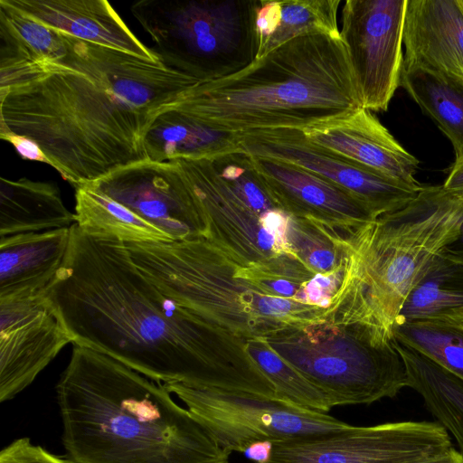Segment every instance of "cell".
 <instances>
[{"instance_id":"7c38bea8","label":"cell","mask_w":463,"mask_h":463,"mask_svg":"<svg viewBox=\"0 0 463 463\" xmlns=\"http://www.w3.org/2000/svg\"><path fill=\"white\" fill-rule=\"evenodd\" d=\"M407 0H347L340 35L364 109L387 110L400 86Z\"/></svg>"},{"instance_id":"4316f807","label":"cell","mask_w":463,"mask_h":463,"mask_svg":"<svg viewBox=\"0 0 463 463\" xmlns=\"http://www.w3.org/2000/svg\"><path fill=\"white\" fill-rule=\"evenodd\" d=\"M65 48L64 33L0 0V66L54 60Z\"/></svg>"},{"instance_id":"1f68e13d","label":"cell","mask_w":463,"mask_h":463,"mask_svg":"<svg viewBox=\"0 0 463 463\" xmlns=\"http://www.w3.org/2000/svg\"><path fill=\"white\" fill-rule=\"evenodd\" d=\"M0 137L10 143L24 160L37 161L51 165L41 147L32 139L10 131H0Z\"/></svg>"},{"instance_id":"44dd1931","label":"cell","mask_w":463,"mask_h":463,"mask_svg":"<svg viewBox=\"0 0 463 463\" xmlns=\"http://www.w3.org/2000/svg\"><path fill=\"white\" fill-rule=\"evenodd\" d=\"M76 222L54 184L0 178V237L71 228Z\"/></svg>"},{"instance_id":"ac0fdd59","label":"cell","mask_w":463,"mask_h":463,"mask_svg":"<svg viewBox=\"0 0 463 463\" xmlns=\"http://www.w3.org/2000/svg\"><path fill=\"white\" fill-rule=\"evenodd\" d=\"M404 68H420L463 83L461 0H407Z\"/></svg>"},{"instance_id":"7a4b0ae2","label":"cell","mask_w":463,"mask_h":463,"mask_svg":"<svg viewBox=\"0 0 463 463\" xmlns=\"http://www.w3.org/2000/svg\"><path fill=\"white\" fill-rule=\"evenodd\" d=\"M54 60L0 66V131L34 141L75 188L146 159L148 130L198 80L64 33Z\"/></svg>"},{"instance_id":"ba28073f","label":"cell","mask_w":463,"mask_h":463,"mask_svg":"<svg viewBox=\"0 0 463 463\" xmlns=\"http://www.w3.org/2000/svg\"><path fill=\"white\" fill-rule=\"evenodd\" d=\"M255 6L242 0H141L130 11L163 63L208 81L256 60Z\"/></svg>"},{"instance_id":"83f0119b","label":"cell","mask_w":463,"mask_h":463,"mask_svg":"<svg viewBox=\"0 0 463 463\" xmlns=\"http://www.w3.org/2000/svg\"><path fill=\"white\" fill-rule=\"evenodd\" d=\"M245 349L273 385L277 398L298 407L328 412L332 404L326 394L296 368L259 339L244 341Z\"/></svg>"},{"instance_id":"f1b7e54d","label":"cell","mask_w":463,"mask_h":463,"mask_svg":"<svg viewBox=\"0 0 463 463\" xmlns=\"http://www.w3.org/2000/svg\"><path fill=\"white\" fill-rule=\"evenodd\" d=\"M393 338L463 380V333L434 319L396 324Z\"/></svg>"},{"instance_id":"e575fe53","label":"cell","mask_w":463,"mask_h":463,"mask_svg":"<svg viewBox=\"0 0 463 463\" xmlns=\"http://www.w3.org/2000/svg\"><path fill=\"white\" fill-rule=\"evenodd\" d=\"M463 274V271H462ZM455 327L463 333V306L443 311L430 318Z\"/></svg>"},{"instance_id":"484cf974","label":"cell","mask_w":463,"mask_h":463,"mask_svg":"<svg viewBox=\"0 0 463 463\" xmlns=\"http://www.w3.org/2000/svg\"><path fill=\"white\" fill-rule=\"evenodd\" d=\"M462 266L461 250L452 249V246L447 249L410 293L397 323L430 318L443 311L463 306Z\"/></svg>"},{"instance_id":"9c48e42d","label":"cell","mask_w":463,"mask_h":463,"mask_svg":"<svg viewBox=\"0 0 463 463\" xmlns=\"http://www.w3.org/2000/svg\"><path fill=\"white\" fill-rule=\"evenodd\" d=\"M198 202L206 238L243 266L269 264L288 250L264 225L278 207L241 150L210 158H178Z\"/></svg>"},{"instance_id":"d4e9b609","label":"cell","mask_w":463,"mask_h":463,"mask_svg":"<svg viewBox=\"0 0 463 463\" xmlns=\"http://www.w3.org/2000/svg\"><path fill=\"white\" fill-rule=\"evenodd\" d=\"M400 86L450 140L456 158L463 155V83L420 68L402 66Z\"/></svg>"},{"instance_id":"8fae6325","label":"cell","mask_w":463,"mask_h":463,"mask_svg":"<svg viewBox=\"0 0 463 463\" xmlns=\"http://www.w3.org/2000/svg\"><path fill=\"white\" fill-rule=\"evenodd\" d=\"M436 421L406 420L352 429L320 439L270 443L263 463H405L452 447Z\"/></svg>"},{"instance_id":"d6a6232c","label":"cell","mask_w":463,"mask_h":463,"mask_svg":"<svg viewBox=\"0 0 463 463\" xmlns=\"http://www.w3.org/2000/svg\"><path fill=\"white\" fill-rule=\"evenodd\" d=\"M442 185L449 191L463 192V155L456 158Z\"/></svg>"},{"instance_id":"4dcf8cb0","label":"cell","mask_w":463,"mask_h":463,"mask_svg":"<svg viewBox=\"0 0 463 463\" xmlns=\"http://www.w3.org/2000/svg\"><path fill=\"white\" fill-rule=\"evenodd\" d=\"M0 463H72L69 458L54 455L29 438L13 440L0 451Z\"/></svg>"},{"instance_id":"7402d4cb","label":"cell","mask_w":463,"mask_h":463,"mask_svg":"<svg viewBox=\"0 0 463 463\" xmlns=\"http://www.w3.org/2000/svg\"><path fill=\"white\" fill-rule=\"evenodd\" d=\"M340 0L256 1V60L281 44L301 35H340L337 10Z\"/></svg>"},{"instance_id":"5b68a950","label":"cell","mask_w":463,"mask_h":463,"mask_svg":"<svg viewBox=\"0 0 463 463\" xmlns=\"http://www.w3.org/2000/svg\"><path fill=\"white\" fill-rule=\"evenodd\" d=\"M462 229L463 192L435 185L399 210L338 232L343 277L325 319L392 340L406 298Z\"/></svg>"},{"instance_id":"d590c367","label":"cell","mask_w":463,"mask_h":463,"mask_svg":"<svg viewBox=\"0 0 463 463\" xmlns=\"http://www.w3.org/2000/svg\"><path fill=\"white\" fill-rule=\"evenodd\" d=\"M461 1H462V4H463V0H461Z\"/></svg>"},{"instance_id":"ffe728a7","label":"cell","mask_w":463,"mask_h":463,"mask_svg":"<svg viewBox=\"0 0 463 463\" xmlns=\"http://www.w3.org/2000/svg\"><path fill=\"white\" fill-rule=\"evenodd\" d=\"M71 228L0 237V298L43 291L61 267Z\"/></svg>"},{"instance_id":"5bb4252c","label":"cell","mask_w":463,"mask_h":463,"mask_svg":"<svg viewBox=\"0 0 463 463\" xmlns=\"http://www.w3.org/2000/svg\"><path fill=\"white\" fill-rule=\"evenodd\" d=\"M241 151L252 156L287 162L350 192L375 217L409 203L422 189L355 165L309 142L301 129L272 128L238 134Z\"/></svg>"},{"instance_id":"9a60e30c","label":"cell","mask_w":463,"mask_h":463,"mask_svg":"<svg viewBox=\"0 0 463 463\" xmlns=\"http://www.w3.org/2000/svg\"><path fill=\"white\" fill-rule=\"evenodd\" d=\"M70 343L43 291L0 298V402L28 387Z\"/></svg>"},{"instance_id":"8992f818","label":"cell","mask_w":463,"mask_h":463,"mask_svg":"<svg viewBox=\"0 0 463 463\" xmlns=\"http://www.w3.org/2000/svg\"><path fill=\"white\" fill-rule=\"evenodd\" d=\"M125 246L164 295L241 339H265L325 317V308L268 295L246 275L245 266L204 237Z\"/></svg>"},{"instance_id":"52a82bcc","label":"cell","mask_w":463,"mask_h":463,"mask_svg":"<svg viewBox=\"0 0 463 463\" xmlns=\"http://www.w3.org/2000/svg\"><path fill=\"white\" fill-rule=\"evenodd\" d=\"M261 341L323 391L333 407L370 404L409 387L393 339L362 326L321 319Z\"/></svg>"},{"instance_id":"f546056e","label":"cell","mask_w":463,"mask_h":463,"mask_svg":"<svg viewBox=\"0 0 463 463\" xmlns=\"http://www.w3.org/2000/svg\"><path fill=\"white\" fill-rule=\"evenodd\" d=\"M287 238L292 251L313 272L331 275L343 270L344 253L335 228L289 215Z\"/></svg>"},{"instance_id":"2e32d148","label":"cell","mask_w":463,"mask_h":463,"mask_svg":"<svg viewBox=\"0 0 463 463\" xmlns=\"http://www.w3.org/2000/svg\"><path fill=\"white\" fill-rule=\"evenodd\" d=\"M274 203L288 214L334 228H356L377 217L345 189L295 165L250 156Z\"/></svg>"},{"instance_id":"d6986e66","label":"cell","mask_w":463,"mask_h":463,"mask_svg":"<svg viewBox=\"0 0 463 463\" xmlns=\"http://www.w3.org/2000/svg\"><path fill=\"white\" fill-rule=\"evenodd\" d=\"M8 5L51 28L83 41L159 62L105 0H5Z\"/></svg>"},{"instance_id":"6da1fadb","label":"cell","mask_w":463,"mask_h":463,"mask_svg":"<svg viewBox=\"0 0 463 463\" xmlns=\"http://www.w3.org/2000/svg\"><path fill=\"white\" fill-rule=\"evenodd\" d=\"M43 293L72 344L156 383L277 398L245 340L164 295L119 240L74 223L63 263Z\"/></svg>"},{"instance_id":"836d02e7","label":"cell","mask_w":463,"mask_h":463,"mask_svg":"<svg viewBox=\"0 0 463 463\" xmlns=\"http://www.w3.org/2000/svg\"><path fill=\"white\" fill-rule=\"evenodd\" d=\"M405 463H463V454L452 446L439 454Z\"/></svg>"},{"instance_id":"3957f363","label":"cell","mask_w":463,"mask_h":463,"mask_svg":"<svg viewBox=\"0 0 463 463\" xmlns=\"http://www.w3.org/2000/svg\"><path fill=\"white\" fill-rule=\"evenodd\" d=\"M55 389L72 463H229L163 383L107 354L73 344Z\"/></svg>"},{"instance_id":"603a6c76","label":"cell","mask_w":463,"mask_h":463,"mask_svg":"<svg viewBox=\"0 0 463 463\" xmlns=\"http://www.w3.org/2000/svg\"><path fill=\"white\" fill-rule=\"evenodd\" d=\"M393 345L406 365L409 387L421 396L427 410L455 438L463 454V380L395 339Z\"/></svg>"},{"instance_id":"30bf717a","label":"cell","mask_w":463,"mask_h":463,"mask_svg":"<svg viewBox=\"0 0 463 463\" xmlns=\"http://www.w3.org/2000/svg\"><path fill=\"white\" fill-rule=\"evenodd\" d=\"M231 453L258 443L309 440L354 427L327 413L245 392L163 383Z\"/></svg>"},{"instance_id":"cb8c5ba5","label":"cell","mask_w":463,"mask_h":463,"mask_svg":"<svg viewBox=\"0 0 463 463\" xmlns=\"http://www.w3.org/2000/svg\"><path fill=\"white\" fill-rule=\"evenodd\" d=\"M75 192L77 224L92 236L128 242H172L169 235L89 185Z\"/></svg>"},{"instance_id":"4fadbf2b","label":"cell","mask_w":463,"mask_h":463,"mask_svg":"<svg viewBox=\"0 0 463 463\" xmlns=\"http://www.w3.org/2000/svg\"><path fill=\"white\" fill-rule=\"evenodd\" d=\"M174 241L206 236V225L178 159H145L118 168L89 184Z\"/></svg>"},{"instance_id":"277c9868","label":"cell","mask_w":463,"mask_h":463,"mask_svg":"<svg viewBox=\"0 0 463 463\" xmlns=\"http://www.w3.org/2000/svg\"><path fill=\"white\" fill-rule=\"evenodd\" d=\"M364 108L341 37H296L223 78L199 81L162 111L219 132L303 129Z\"/></svg>"},{"instance_id":"e0dca14e","label":"cell","mask_w":463,"mask_h":463,"mask_svg":"<svg viewBox=\"0 0 463 463\" xmlns=\"http://www.w3.org/2000/svg\"><path fill=\"white\" fill-rule=\"evenodd\" d=\"M307 139L355 165L416 189L419 160L375 118L362 108L347 115L301 129Z\"/></svg>"}]
</instances>
